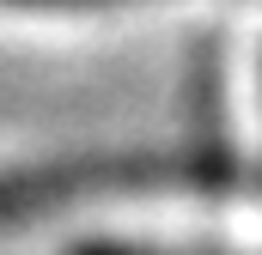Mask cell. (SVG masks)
I'll return each mask as SVG.
<instances>
[{
  "label": "cell",
  "mask_w": 262,
  "mask_h": 255,
  "mask_svg": "<svg viewBox=\"0 0 262 255\" xmlns=\"http://www.w3.org/2000/svg\"><path fill=\"white\" fill-rule=\"evenodd\" d=\"M85 255H116V249H85Z\"/></svg>",
  "instance_id": "6da1fadb"
}]
</instances>
